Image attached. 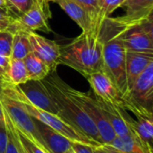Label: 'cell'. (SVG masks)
I'll return each instance as SVG.
<instances>
[{
    "label": "cell",
    "instance_id": "cell-29",
    "mask_svg": "<svg viewBox=\"0 0 153 153\" xmlns=\"http://www.w3.org/2000/svg\"><path fill=\"white\" fill-rule=\"evenodd\" d=\"M11 62V57L0 55V83L7 82V74Z\"/></svg>",
    "mask_w": 153,
    "mask_h": 153
},
{
    "label": "cell",
    "instance_id": "cell-23",
    "mask_svg": "<svg viewBox=\"0 0 153 153\" xmlns=\"http://www.w3.org/2000/svg\"><path fill=\"white\" fill-rule=\"evenodd\" d=\"M36 0H5V9L11 16L17 18L26 13Z\"/></svg>",
    "mask_w": 153,
    "mask_h": 153
},
{
    "label": "cell",
    "instance_id": "cell-11",
    "mask_svg": "<svg viewBox=\"0 0 153 153\" xmlns=\"http://www.w3.org/2000/svg\"><path fill=\"white\" fill-rule=\"evenodd\" d=\"M18 87L33 106L58 117L57 106L42 81L30 80Z\"/></svg>",
    "mask_w": 153,
    "mask_h": 153
},
{
    "label": "cell",
    "instance_id": "cell-3",
    "mask_svg": "<svg viewBox=\"0 0 153 153\" xmlns=\"http://www.w3.org/2000/svg\"><path fill=\"white\" fill-rule=\"evenodd\" d=\"M60 64L67 65L85 78L103 71L102 46L98 33L82 32L69 43L60 45Z\"/></svg>",
    "mask_w": 153,
    "mask_h": 153
},
{
    "label": "cell",
    "instance_id": "cell-25",
    "mask_svg": "<svg viewBox=\"0 0 153 153\" xmlns=\"http://www.w3.org/2000/svg\"><path fill=\"white\" fill-rule=\"evenodd\" d=\"M125 0H99L100 6V25L102 21L121 6Z\"/></svg>",
    "mask_w": 153,
    "mask_h": 153
},
{
    "label": "cell",
    "instance_id": "cell-17",
    "mask_svg": "<svg viewBox=\"0 0 153 153\" xmlns=\"http://www.w3.org/2000/svg\"><path fill=\"white\" fill-rule=\"evenodd\" d=\"M136 117L137 120H133L125 114V119L131 133L134 134L146 145L152 148L153 115H139Z\"/></svg>",
    "mask_w": 153,
    "mask_h": 153
},
{
    "label": "cell",
    "instance_id": "cell-27",
    "mask_svg": "<svg viewBox=\"0 0 153 153\" xmlns=\"http://www.w3.org/2000/svg\"><path fill=\"white\" fill-rule=\"evenodd\" d=\"M13 33L10 30H0V55L11 57Z\"/></svg>",
    "mask_w": 153,
    "mask_h": 153
},
{
    "label": "cell",
    "instance_id": "cell-13",
    "mask_svg": "<svg viewBox=\"0 0 153 153\" xmlns=\"http://www.w3.org/2000/svg\"><path fill=\"white\" fill-rule=\"evenodd\" d=\"M15 25L17 30L21 29L26 31H50L48 19L43 13L36 2L26 13L15 18Z\"/></svg>",
    "mask_w": 153,
    "mask_h": 153
},
{
    "label": "cell",
    "instance_id": "cell-14",
    "mask_svg": "<svg viewBox=\"0 0 153 153\" xmlns=\"http://www.w3.org/2000/svg\"><path fill=\"white\" fill-rule=\"evenodd\" d=\"M35 120L37 129L42 138L45 148L49 153H68L72 151L71 141L43 123Z\"/></svg>",
    "mask_w": 153,
    "mask_h": 153
},
{
    "label": "cell",
    "instance_id": "cell-12",
    "mask_svg": "<svg viewBox=\"0 0 153 153\" xmlns=\"http://www.w3.org/2000/svg\"><path fill=\"white\" fill-rule=\"evenodd\" d=\"M152 63H153V53L126 51V73L128 90Z\"/></svg>",
    "mask_w": 153,
    "mask_h": 153
},
{
    "label": "cell",
    "instance_id": "cell-20",
    "mask_svg": "<svg viewBox=\"0 0 153 153\" xmlns=\"http://www.w3.org/2000/svg\"><path fill=\"white\" fill-rule=\"evenodd\" d=\"M29 81H42L51 72L48 66L32 52L28 54L23 59Z\"/></svg>",
    "mask_w": 153,
    "mask_h": 153
},
{
    "label": "cell",
    "instance_id": "cell-32",
    "mask_svg": "<svg viewBox=\"0 0 153 153\" xmlns=\"http://www.w3.org/2000/svg\"><path fill=\"white\" fill-rule=\"evenodd\" d=\"M7 144V131L5 126L0 125V153H5Z\"/></svg>",
    "mask_w": 153,
    "mask_h": 153
},
{
    "label": "cell",
    "instance_id": "cell-6",
    "mask_svg": "<svg viewBox=\"0 0 153 153\" xmlns=\"http://www.w3.org/2000/svg\"><path fill=\"white\" fill-rule=\"evenodd\" d=\"M125 110L140 109L152 112L153 63L136 79L134 85L123 96Z\"/></svg>",
    "mask_w": 153,
    "mask_h": 153
},
{
    "label": "cell",
    "instance_id": "cell-18",
    "mask_svg": "<svg viewBox=\"0 0 153 153\" xmlns=\"http://www.w3.org/2000/svg\"><path fill=\"white\" fill-rule=\"evenodd\" d=\"M113 148L124 153H153L152 148L146 145L134 134L116 136L110 143Z\"/></svg>",
    "mask_w": 153,
    "mask_h": 153
},
{
    "label": "cell",
    "instance_id": "cell-33",
    "mask_svg": "<svg viewBox=\"0 0 153 153\" xmlns=\"http://www.w3.org/2000/svg\"><path fill=\"white\" fill-rule=\"evenodd\" d=\"M6 131H7V144H6L5 153H19L13 135L7 129Z\"/></svg>",
    "mask_w": 153,
    "mask_h": 153
},
{
    "label": "cell",
    "instance_id": "cell-37",
    "mask_svg": "<svg viewBox=\"0 0 153 153\" xmlns=\"http://www.w3.org/2000/svg\"><path fill=\"white\" fill-rule=\"evenodd\" d=\"M68 153H74V152H73V150H72L71 152H68Z\"/></svg>",
    "mask_w": 153,
    "mask_h": 153
},
{
    "label": "cell",
    "instance_id": "cell-10",
    "mask_svg": "<svg viewBox=\"0 0 153 153\" xmlns=\"http://www.w3.org/2000/svg\"><path fill=\"white\" fill-rule=\"evenodd\" d=\"M27 32L31 46V52L48 66L51 73L56 72L60 65V45L54 40L39 35L35 31Z\"/></svg>",
    "mask_w": 153,
    "mask_h": 153
},
{
    "label": "cell",
    "instance_id": "cell-22",
    "mask_svg": "<svg viewBox=\"0 0 153 153\" xmlns=\"http://www.w3.org/2000/svg\"><path fill=\"white\" fill-rule=\"evenodd\" d=\"M28 81L29 77L23 60L11 58L7 74V82L3 83H9L14 86H18L25 83Z\"/></svg>",
    "mask_w": 153,
    "mask_h": 153
},
{
    "label": "cell",
    "instance_id": "cell-36",
    "mask_svg": "<svg viewBox=\"0 0 153 153\" xmlns=\"http://www.w3.org/2000/svg\"><path fill=\"white\" fill-rule=\"evenodd\" d=\"M0 8L5 9V0H0Z\"/></svg>",
    "mask_w": 153,
    "mask_h": 153
},
{
    "label": "cell",
    "instance_id": "cell-1",
    "mask_svg": "<svg viewBox=\"0 0 153 153\" xmlns=\"http://www.w3.org/2000/svg\"><path fill=\"white\" fill-rule=\"evenodd\" d=\"M140 21L145 20H134L126 15L115 18L109 16L102 21L98 30V38L102 46L103 71L112 80L122 97L128 91V86L126 73V49L121 34L129 23Z\"/></svg>",
    "mask_w": 153,
    "mask_h": 153
},
{
    "label": "cell",
    "instance_id": "cell-2",
    "mask_svg": "<svg viewBox=\"0 0 153 153\" xmlns=\"http://www.w3.org/2000/svg\"><path fill=\"white\" fill-rule=\"evenodd\" d=\"M42 82L48 89L58 108V117L91 140L103 145L102 139L94 123L67 92L65 82L55 72L50 73Z\"/></svg>",
    "mask_w": 153,
    "mask_h": 153
},
{
    "label": "cell",
    "instance_id": "cell-16",
    "mask_svg": "<svg viewBox=\"0 0 153 153\" xmlns=\"http://www.w3.org/2000/svg\"><path fill=\"white\" fill-rule=\"evenodd\" d=\"M98 99V103L100 108V110L106 118V120L110 124L117 136H123L132 134L129 127L126 125L125 119L126 110L116 106H113L109 103H107L101 100Z\"/></svg>",
    "mask_w": 153,
    "mask_h": 153
},
{
    "label": "cell",
    "instance_id": "cell-9",
    "mask_svg": "<svg viewBox=\"0 0 153 153\" xmlns=\"http://www.w3.org/2000/svg\"><path fill=\"white\" fill-rule=\"evenodd\" d=\"M86 79L97 98L123 109V97L112 80L104 71L91 74Z\"/></svg>",
    "mask_w": 153,
    "mask_h": 153
},
{
    "label": "cell",
    "instance_id": "cell-24",
    "mask_svg": "<svg viewBox=\"0 0 153 153\" xmlns=\"http://www.w3.org/2000/svg\"><path fill=\"white\" fill-rule=\"evenodd\" d=\"M89 14L97 30L100 28V6L99 0H74Z\"/></svg>",
    "mask_w": 153,
    "mask_h": 153
},
{
    "label": "cell",
    "instance_id": "cell-19",
    "mask_svg": "<svg viewBox=\"0 0 153 153\" xmlns=\"http://www.w3.org/2000/svg\"><path fill=\"white\" fill-rule=\"evenodd\" d=\"M120 7L126 8V16L134 20L152 18L153 0H125Z\"/></svg>",
    "mask_w": 153,
    "mask_h": 153
},
{
    "label": "cell",
    "instance_id": "cell-8",
    "mask_svg": "<svg viewBox=\"0 0 153 153\" xmlns=\"http://www.w3.org/2000/svg\"><path fill=\"white\" fill-rule=\"evenodd\" d=\"M121 39L126 51L153 53L152 19L129 23L123 30Z\"/></svg>",
    "mask_w": 153,
    "mask_h": 153
},
{
    "label": "cell",
    "instance_id": "cell-26",
    "mask_svg": "<svg viewBox=\"0 0 153 153\" xmlns=\"http://www.w3.org/2000/svg\"><path fill=\"white\" fill-rule=\"evenodd\" d=\"M4 117H5V128L13 135V140L15 142V144H16V147L18 149L19 153H30V152L27 149V147L24 145V143H23V142L22 140V137H21L20 133L18 132V130L16 129V127L13 126V124L12 123V121L10 120L9 117L6 115L5 112H4Z\"/></svg>",
    "mask_w": 153,
    "mask_h": 153
},
{
    "label": "cell",
    "instance_id": "cell-30",
    "mask_svg": "<svg viewBox=\"0 0 153 153\" xmlns=\"http://www.w3.org/2000/svg\"><path fill=\"white\" fill-rule=\"evenodd\" d=\"M71 148L74 153H95L94 147L79 142L71 141Z\"/></svg>",
    "mask_w": 153,
    "mask_h": 153
},
{
    "label": "cell",
    "instance_id": "cell-15",
    "mask_svg": "<svg viewBox=\"0 0 153 153\" xmlns=\"http://www.w3.org/2000/svg\"><path fill=\"white\" fill-rule=\"evenodd\" d=\"M66 14L74 20L82 30V32H94L98 30L87 12L74 0H55Z\"/></svg>",
    "mask_w": 153,
    "mask_h": 153
},
{
    "label": "cell",
    "instance_id": "cell-4",
    "mask_svg": "<svg viewBox=\"0 0 153 153\" xmlns=\"http://www.w3.org/2000/svg\"><path fill=\"white\" fill-rule=\"evenodd\" d=\"M0 90L12 97L16 102L34 119L43 123L44 125L49 126L56 132L59 133L60 134L64 135L67 139L73 142H79L92 147H99L102 146L98 143L91 140L83 134L76 130L74 127L65 122L59 117L53 115L51 113L46 112L39 108L33 106L22 93L18 86H14L9 83H0Z\"/></svg>",
    "mask_w": 153,
    "mask_h": 153
},
{
    "label": "cell",
    "instance_id": "cell-5",
    "mask_svg": "<svg viewBox=\"0 0 153 153\" xmlns=\"http://www.w3.org/2000/svg\"><path fill=\"white\" fill-rule=\"evenodd\" d=\"M0 100L3 108L21 134L31 144L45 149L42 138L37 129L35 120L12 97L0 90Z\"/></svg>",
    "mask_w": 153,
    "mask_h": 153
},
{
    "label": "cell",
    "instance_id": "cell-28",
    "mask_svg": "<svg viewBox=\"0 0 153 153\" xmlns=\"http://www.w3.org/2000/svg\"><path fill=\"white\" fill-rule=\"evenodd\" d=\"M16 30L15 18L11 16L6 9L0 8V30H10L13 33Z\"/></svg>",
    "mask_w": 153,
    "mask_h": 153
},
{
    "label": "cell",
    "instance_id": "cell-31",
    "mask_svg": "<svg viewBox=\"0 0 153 153\" xmlns=\"http://www.w3.org/2000/svg\"><path fill=\"white\" fill-rule=\"evenodd\" d=\"M55 2V0H36V3L43 12V13L46 15L48 19L51 18V11L49 8V3Z\"/></svg>",
    "mask_w": 153,
    "mask_h": 153
},
{
    "label": "cell",
    "instance_id": "cell-35",
    "mask_svg": "<svg viewBox=\"0 0 153 153\" xmlns=\"http://www.w3.org/2000/svg\"><path fill=\"white\" fill-rule=\"evenodd\" d=\"M94 152L95 153H110L108 151H106L102 146H99V147H94Z\"/></svg>",
    "mask_w": 153,
    "mask_h": 153
},
{
    "label": "cell",
    "instance_id": "cell-7",
    "mask_svg": "<svg viewBox=\"0 0 153 153\" xmlns=\"http://www.w3.org/2000/svg\"><path fill=\"white\" fill-rule=\"evenodd\" d=\"M67 92L78 102L83 111L89 116L98 129V132L102 139L103 145L110 144L113 139L117 136L110 124L104 117L98 103V99L89 92H82L74 90L66 83Z\"/></svg>",
    "mask_w": 153,
    "mask_h": 153
},
{
    "label": "cell",
    "instance_id": "cell-21",
    "mask_svg": "<svg viewBox=\"0 0 153 153\" xmlns=\"http://www.w3.org/2000/svg\"><path fill=\"white\" fill-rule=\"evenodd\" d=\"M31 52V46L29 40L28 32L24 30H16L13 32L12 46V59L23 60L28 54Z\"/></svg>",
    "mask_w": 153,
    "mask_h": 153
},
{
    "label": "cell",
    "instance_id": "cell-34",
    "mask_svg": "<svg viewBox=\"0 0 153 153\" xmlns=\"http://www.w3.org/2000/svg\"><path fill=\"white\" fill-rule=\"evenodd\" d=\"M0 125L1 126H5V117H4V111L1 103L0 100Z\"/></svg>",
    "mask_w": 153,
    "mask_h": 153
}]
</instances>
